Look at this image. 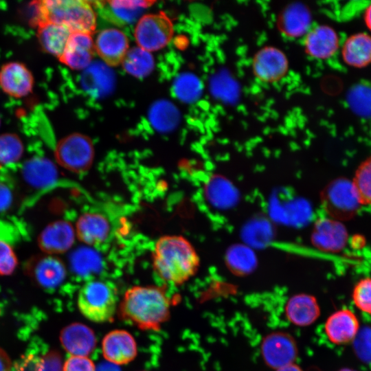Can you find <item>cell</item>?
<instances>
[{
	"label": "cell",
	"instance_id": "obj_41",
	"mask_svg": "<svg viewBox=\"0 0 371 371\" xmlns=\"http://www.w3.org/2000/svg\"><path fill=\"white\" fill-rule=\"evenodd\" d=\"M13 191L5 180L0 179V212L9 209L13 202Z\"/></svg>",
	"mask_w": 371,
	"mask_h": 371
},
{
	"label": "cell",
	"instance_id": "obj_37",
	"mask_svg": "<svg viewBox=\"0 0 371 371\" xmlns=\"http://www.w3.org/2000/svg\"><path fill=\"white\" fill-rule=\"evenodd\" d=\"M352 299L360 311L371 315V278H363L356 284L352 290Z\"/></svg>",
	"mask_w": 371,
	"mask_h": 371
},
{
	"label": "cell",
	"instance_id": "obj_4",
	"mask_svg": "<svg viewBox=\"0 0 371 371\" xmlns=\"http://www.w3.org/2000/svg\"><path fill=\"white\" fill-rule=\"evenodd\" d=\"M118 290L113 282L102 279L86 282L80 289L77 306L80 313L95 323L111 322L119 304Z\"/></svg>",
	"mask_w": 371,
	"mask_h": 371
},
{
	"label": "cell",
	"instance_id": "obj_31",
	"mask_svg": "<svg viewBox=\"0 0 371 371\" xmlns=\"http://www.w3.org/2000/svg\"><path fill=\"white\" fill-rule=\"evenodd\" d=\"M203 86L198 76L190 72L180 74L172 84L175 98L184 103L196 101L203 93Z\"/></svg>",
	"mask_w": 371,
	"mask_h": 371
},
{
	"label": "cell",
	"instance_id": "obj_44",
	"mask_svg": "<svg viewBox=\"0 0 371 371\" xmlns=\"http://www.w3.org/2000/svg\"><path fill=\"white\" fill-rule=\"evenodd\" d=\"M364 21L368 28L371 31V3L367 7L365 11Z\"/></svg>",
	"mask_w": 371,
	"mask_h": 371
},
{
	"label": "cell",
	"instance_id": "obj_42",
	"mask_svg": "<svg viewBox=\"0 0 371 371\" xmlns=\"http://www.w3.org/2000/svg\"><path fill=\"white\" fill-rule=\"evenodd\" d=\"M12 361L8 353L0 348V371H11Z\"/></svg>",
	"mask_w": 371,
	"mask_h": 371
},
{
	"label": "cell",
	"instance_id": "obj_3",
	"mask_svg": "<svg viewBox=\"0 0 371 371\" xmlns=\"http://www.w3.org/2000/svg\"><path fill=\"white\" fill-rule=\"evenodd\" d=\"M34 11L33 25L39 21H51L68 27L72 32L91 34L96 27V14L87 1L43 0L30 5Z\"/></svg>",
	"mask_w": 371,
	"mask_h": 371
},
{
	"label": "cell",
	"instance_id": "obj_22",
	"mask_svg": "<svg viewBox=\"0 0 371 371\" xmlns=\"http://www.w3.org/2000/svg\"><path fill=\"white\" fill-rule=\"evenodd\" d=\"M41 48L58 58L63 53L72 33L67 26L51 21H39L34 25Z\"/></svg>",
	"mask_w": 371,
	"mask_h": 371
},
{
	"label": "cell",
	"instance_id": "obj_11",
	"mask_svg": "<svg viewBox=\"0 0 371 371\" xmlns=\"http://www.w3.org/2000/svg\"><path fill=\"white\" fill-rule=\"evenodd\" d=\"M253 73L260 81L274 82L282 79L289 69V61L285 54L273 46H266L258 50L252 61Z\"/></svg>",
	"mask_w": 371,
	"mask_h": 371
},
{
	"label": "cell",
	"instance_id": "obj_26",
	"mask_svg": "<svg viewBox=\"0 0 371 371\" xmlns=\"http://www.w3.org/2000/svg\"><path fill=\"white\" fill-rule=\"evenodd\" d=\"M93 333L87 326L73 324L60 333V342L71 355L88 356L95 346Z\"/></svg>",
	"mask_w": 371,
	"mask_h": 371
},
{
	"label": "cell",
	"instance_id": "obj_15",
	"mask_svg": "<svg viewBox=\"0 0 371 371\" xmlns=\"http://www.w3.org/2000/svg\"><path fill=\"white\" fill-rule=\"evenodd\" d=\"M347 240V230L340 221L322 218L315 222L311 234V242L317 249L337 252L345 247Z\"/></svg>",
	"mask_w": 371,
	"mask_h": 371
},
{
	"label": "cell",
	"instance_id": "obj_23",
	"mask_svg": "<svg viewBox=\"0 0 371 371\" xmlns=\"http://www.w3.org/2000/svg\"><path fill=\"white\" fill-rule=\"evenodd\" d=\"M109 233V221L101 214L85 213L78 218L76 222V236L86 245H99L108 238Z\"/></svg>",
	"mask_w": 371,
	"mask_h": 371
},
{
	"label": "cell",
	"instance_id": "obj_16",
	"mask_svg": "<svg viewBox=\"0 0 371 371\" xmlns=\"http://www.w3.org/2000/svg\"><path fill=\"white\" fill-rule=\"evenodd\" d=\"M75 240V230L72 225L64 220L49 224L38 236V246L47 255L67 251Z\"/></svg>",
	"mask_w": 371,
	"mask_h": 371
},
{
	"label": "cell",
	"instance_id": "obj_36",
	"mask_svg": "<svg viewBox=\"0 0 371 371\" xmlns=\"http://www.w3.org/2000/svg\"><path fill=\"white\" fill-rule=\"evenodd\" d=\"M352 345L356 357L362 363L371 365V324L360 328Z\"/></svg>",
	"mask_w": 371,
	"mask_h": 371
},
{
	"label": "cell",
	"instance_id": "obj_38",
	"mask_svg": "<svg viewBox=\"0 0 371 371\" xmlns=\"http://www.w3.org/2000/svg\"><path fill=\"white\" fill-rule=\"evenodd\" d=\"M18 265L17 257L12 247L0 239V275H11Z\"/></svg>",
	"mask_w": 371,
	"mask_h": 371
},
{
	"label": "cell",
	"instance_id": "obj_5",
	"mask_svg": "<svg viewBox=\"0 0 371 371\" xmlns=\"http://www.w3.org/2000/svg\"><path fill=\"white\" fill-rule=\"evenodd\" d=\"M320 199L326 213L339 221L352 218L361 205L352 182L344 177L328 183L321 192Z\"/></svg>",
	"mask_w": 371,
	"mask_h": 371
},
{
	"label": "cell",
	"instance_id": "obj_45",
	"mask_svg": "<svg viewBox=\"0 0 371 371\" xmlns=\"http://www.w3.org/2000/svg\"><path fill=\"white\" fill-rule=\"evenodd\" d=\"M338 371H357V370L352 368H344L339 370Z\"/></svg>",
	"mask_w": 371,
	"mask_h": 371
},
{
	"label": "cell",
	"instance_id": "obj_7",
	"mask_svg": "<svg viewBox=\"0 0 371 371\" xmlns=\"http://www.w3.org/2000/svg\"><path fill=\"white\" fill-rule=\"evenodd\" d=\"M173 25L163 12L142 16L136 24L134 36L137 46L150 52L168 45L173 35Z\"/></svg>",
	"mask_w": 371,
	"mask_h": 371
},
{
	"label": "cell",
	"instance_id": "obj_8",
	"mask_svg": "<svg viewBox=\"0 0 371 371\" xmlns=\"http://www.w3.org/2000/svg\"><path fill=\"white\" fill-rule=\"evenodd\" d=\"M260 349L265 363L274 370L295 363L298 353L295 339L283 331L273 332L265 336Z\"/></svg>",
	"mask_w": 371,
	"mask_h": 371
},
{
	"label": "cell",
	"instance_id": "obj_21",
	"mask_svg": "<svg viewBox=\"0 0 371 371\" xmlns=\"http://www.w3.org/2000/svg\"><path fill=\"white\" fill-rule=\"evenodd\" d=\"M284 312L287 319L293 325L308 326L319 317L320 307L313 295L298 293L287 300Z\"/></svg>",
	"mask_w": 371,
	"mask_h": 371
},
{
	"label": "cell",
	"instance_id": "obj_39",
	"mask_svg": "<svg viewBox=\"0 0 371 371\" xmlns=\"http://www.w3.org/2000/svg\"><path fill=\"white\" fill-rule=\"evenodd\" d=\"M63 371H96V366L88 356L71 355L63 363Z\"/></svg>",
	"mask_w": 371,
	"mask_h": 371
},
{
	"label": "cell",
	"instance_id": "obj_9",
	"mask_svg": "<svg viewBox=\"0 0 371 371\" xmlns=\"http://www.w3.org/2000/svg\"><path fill=\"white\" fill-rule=\"evenodd\" d=\"M101 350L106 361L117 366L130 363L138 353L135 337L124 329H114L107 333L102 339Z\"/></svg>",
	"mask_w": 371,
	"mask_h": 371
},
{
	"label": "cell",
	"instance_id": "obj_13",
	"mask_svg": "<svg viewBox=\"0 0 371 371\" xmlns=\"http://www.w3.org/2000/svg\"><path fill=\"white\" fill-rule=\"evenodd\" d=\"M34 83L31 71L22 63L8 62L0 68V88L11 97L27 96L32 92Z\"/></svg>",
	"mask_w": 371,
	"mask_h": 371
},
{
	"label": "cell",
	"instance_id": "obj_40",
	"mask_svg": "<svg viewBox=\"0 0 371 371\" xmlns=\"http://www.w3.org/2000/svg\"><path fill=\"white\" fill-rule=\"evenodd\" d=\"M60 355L55 351H49L41 357L35 364L34 371H63Z\"/></svg>",
	"mask_w": 371,
	"mask_h": 371
},
{
	"label": "cell",
	"instance_id": "obj_30",
	"mask_svg": "<svg viewBox=\"0 0 371 371\" xmlns=\"http://www.w3.org/2000/svg\"><path fill=\"white\" fill-rule=\"evenodd\" d=\"M225 262L234 274L245 276L252 272L257 261L255 254L250 248L243 245H235L227 250Z\"/></svg>",
	"mask_w": 371,
	"mask_h": 371
},
{
	"label": "cell",
	"instance_id": "obj_47",
	"mask_svg": "<svg viewBox=\"0 0 371 371\" xmlns=\"http://www.w3.org/2000/svg\"><path fill=\"white\" fill-rule=\"evenodd\" d=\"M0 123H1V119H0Z\"/></svg>",
	"mask_w": 371,
	"mask_h": 371
},
{
	"label": "cell",
	"instance_id": "obj_27",
	"mask_svg": "<svg viewBox=\"0 0 371 371\" xmlns=\"http://www.w3.org/2000/svg\"><path fill=\"white\" fill-rule=\"evenodd\" d=\"M342 58L349 66L362 68L371 63V36L357 33L349 36L341 50Z\"/></svg>",
	"mask_w": 371,
	"mask_h": 371
},
{
	"label": "cell",
	"instance_id": "obj_28",
	"mask_svg": "<svg viewBox=\"0 0 371 371\" xmlns=\"http://www.w3.org/2000/svg\"><path fill=\"white\" fill-rule=\"evenodd\" d=\"M148 120L158 132L168 133L176 128L181 120L177 107L168 100L155 101L148 111Z\"/></svg>",
	"mask_w": 371,
	"mask_h": 371
},
{
	"label": "cell",
	"instance_id": "obj_34",
	"mask_svg": "<svg viewBox=\"0 0 371 371\" xmlns=\"http://www.w3.org/2000/svg\"><path fill=\"white\" fill-rule=\"evenodd\" d=\"M352 183L360 203L371 205V156L359 165Z\"/></svg>",
	"mask_w": 371,
	"mask_h": 371
},
{
	"label": "cell",
	"instance_id": "obj_2",
	"mask_svg": "<svg viewBox=\"0 0 371 371\" xmlns=\"http://www.w3.org/2000/svg\"><path fill=\"white\" fill-rule=\"evenodd\" d=\"M155 273L164 282L181 285L198 271L200 258L183 236L166 235L156 241L152 256Z\"/></svg>",
	"mask_w": 371,
	"mask_h": 371
},
{
	"label": "cell",
	"instance_id": "obj_1",
	"mask_svg": "<svg viewBox=\"0 0 371 371\" xmlns=\"http://www.w3.org/2000/svg\"><path fill=\"white\" fill-rule=\"evenodd\" d=\"M172 302L166 286L135 285L119 302L118 317L143 331H159L170 318Z\"/></svg>",
	"mask_w": 371,
	"mask_h": 371
},
{
	"label": "cell",
	"instance_id": "obj_46",
	"mask_svg": "<svg viewBox=\"0 0 371 371\" xmlns=\"http://www.w3.org/2000/svg\"><path fill=\"white\" fill-rule=\"evenodd\" d=\"M0 314H1V308H0Z\"/></svg>",
	"mask_w": 371,
	"mask_h": 371
},
{
	"label": "cell",
	"instance_id": "obj_10",
	"mask_svg": "<svg viewBox=\"0 0 371 371\" xmlns=\"http://www.w3.org/2000/svg\"><path fill=\"white\" fill-rule=\"evenodd\" d=\"M25 271L34 283L47 289L56 288L66 277L64 262L52 255L38 256L30 259L25 265Z\"/></svg>",
	"mask_w": 371,
	"mask_h": 371
},
{
	"label": "cell",
	"instance_id": "obj_17",
	"mask_svg": "<svg viewBox=\"0 0 371 371\" xmlns=\"http://www.w3.org/2000/svg\"><path fill=\"white\" fill-rule=\"evenodd\" d=\"M82 89L90 95L100 98L109 95L114 89L115 75L104 62L94 61L82 70L80 76Z\"/></svg>",
	"mask_w": 371,
	"mask_h": 371
},
{
	"label": "cell",
	"instance_id": "obj_33",
	"mask_svg": "<svg viewBox=\"0 0 371 371\" xmlns=\"http://www.w3.org/2000/svg\"><path fill=\"white\" fill-rule=\"evenodd\" d=\"M23 151L22 140L16 134L5 133L0 135V168L17 162Z\"/></svg>",
	"mask_w": 371,
	"mask_h": 371
},
{
	"label": "cell",
	"instance_id": "obj_24",
	"mask_svg": "<svg viewBox=\"0 0 371 371\" xmlns=\"http://www.w3.org/2000/svg\"><path fill=\"white\" fill-rule=\"evenodd\" d=\"M25 181L34 188H43L52 185L58 178L57 168L49 159L34 157L25 162L22 168Z\"/></svg>",
	"mask_w": 371,
	"mask_h": 371
},
{
	"label": "cell",
	"instance_id": "obj_18",
	"mask_svg": "<svg viewBox=\"0 0 371 371\" xmlns=\"http://www.w3.org/2000/svg\"><path fill=\"white\" fill-rule=\"evenodd\" d=\"M94 50L93 39L91 34L74 32L58 59L70 69L84 70L92 62Z\"/></svg>",
	"mask_w": 371,
	"mask_h": 371
},
{
	"label": "cell",
	"instance_id": "obj_12",
	"mask_svg": "<svg viewBox=\"0 0 371 371\" xmlns=\"http://www.w3.org/2000/svg\"><path fill=\"white\" fill-rule=\"evenodd\" d=\"M360 328L357 316L349 308H341L333 312L324 324L326 337L335 345L352 344Z\"/></svg>",
	"mask_w": 371,
	"mask_h": 371
},
{
	"label": "cell",
	"instance_id": "obj_35",
	"mask_svg": "<svg viewBox=\"0 0 371 371\" xmlns=\"http://www.w3.org/2000/svg\"><path fill=\"white\" fill-rule=\"evenodd\" d=\"M348 100L357 113L362 116L371 115V87L359 85L350 91Z\"/></svg>",
	"mask_w": 371,
	"mask_h": 371
},
{
	"label": "cell",
	"instance_id": "obj_29",
	"mask_svg": "<svg viewBox=\"0 0 371 371\" xmlns=\"http://www.w3.org/2000/svg\"><path fill=\"white\" fill-rule=\"evenodd\" d=\"M121 64L126 72L142 78L153 71L155 60L151 52L137 46L128 49Z\"/></svg>",
	"mask_w": 371,
	"mask_h": 371
},
{
	"label": "cell",
	"instance_id": "obj_19",
	"mask_svg": "<svg viewBox=\"0 0 371 371\" xmlns=\"http://www.w3.org/2000/svg\"><path fill=\"white\" fill-rule=\"evenodd\" d=\"M312 14L307 5L301 2L287 5L280 12L278 26L282 34L296 38L305 35L311 29Z\"/></svg>",
	"mask_w": 371,
	"mask_h": 371
},
{
	"label": "cell",
	"instance_id": "obj_20",
	"mask_svg": "<svg viewBox=\"0 0 371 371\" xmlns=\"http://www.w3.org/2000/svg\"><path fill=\"white\" fill-rule=\"evenodd\" d=\"M339 44V37L335 30L326 25L311 28L304 38L306 54L316 59L330 58L337 51Z\"/></svg>",
	"mask_w": 371,
	"mask_h": 371
},
{
	"label": "cell",
	"instance_id": "obj_14",
	"mask_svg": "<svg viewBox=\"0 0 371 371\" xmlns=\"http://www.w3.org/2000/svg\"><path fill=\"white\" fill-rule=\"evenodd\" d=\"M93 43L94 49L109 66L120 64L129 49L128 37L117 28H106L100 31Z\"/></svg>",
	"mask_w": 371,
	"mask_h": 371
},
{
	"label": "cell",
	"instance_id": "obj_43",
	"mask_svg": "<svg viewBox=\"0 0 371 371\" xmlns=\"http://www.w3.org/2000/svg\"><path fill=\"white\" fill-rule=\"evenodd\" d=\"M276 371H303V370L296 363H292L282 367H280Z\"/></svg>",
	"mask_w": 371,
	"mask_h": 371
},
{
	"label": "cell",
	"instance_id": "obj_6",
	"mask_svg": "<svg viewBox=\"0 0 371 371\" xmlns=\"http://www.w3.org/2000/svg\"><path fill=\"white\" fill-rule=\"evenodd\" d=\"M55 158L59 165L75 173L90 169L94 158V147L87 135L74 133L58 141L55 148Z\"/></svg>",
	"mask_w": 371,
	"mask_h": 371
},
{
	"label": "cell",
	"instance_id": "obj_32",
	"mask_svg": "<svg viewBox=\"0 0 371 371\" xmlns=\"http://www.w3.org/2000/svg\"><path fill=\"white\" fill-rule=\"evenodd\" d=\"M210 89L214 97L227 103L235 102L240 95L238 83L226 71H219L210 78Z\"/></svg>",
	"mask_w": 371,
	"mask_h": 371
},
{
	"label": "cell",
	"instance_id": "obj_25",
	"mask_svg": "<svg viewBox=\"0 0 371 371\" xmlns=\"http://www.w3.org/2000/svg\"><path fill=\"white\" fill-rule=\"evenodd\" d=\"M104 16L117 24H130L139 20L143 12L154 2L150 1L113 0L103 2Z\"/></svg>",
	"mask_w": 371,
	"mask_h": 371
}]
</instances>
